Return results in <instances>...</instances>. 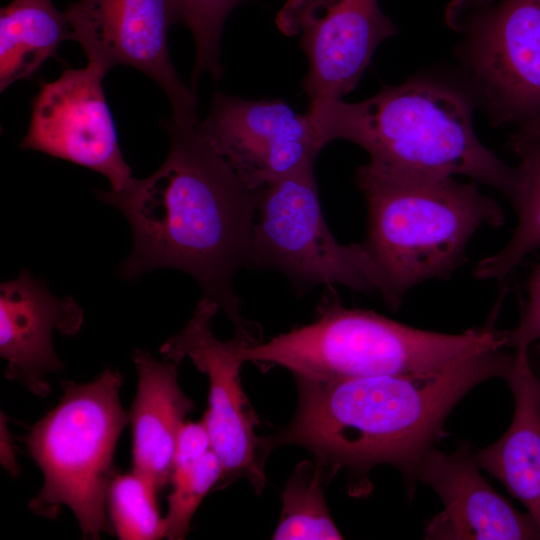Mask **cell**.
<instances>
[{"mask_svg":"<svg viewBox=\"0 0 540 540\" xmlns=\"http://www.w3.org/2000/svg\"><path fill=\"white\" fill-rule=\"evenodd\" d=\"M158 489L131 470L117 474L107 497L112 531L120 540L164 538V519L158 506Z\"/></svg>","mask_w":540,"mask_h":540,"instance_id":"obj_21","label":"cell"},{"mask_svg":"<svg viewBox=\"0 0 540 540\" xmlns=\"http://www.w3.org/2000/svg\"><path fill=\"white\" fill-rule=\"evenodd\" d=\"M313 169L304 166L262 188L250 267L279 271L299 288L379 293L380 273L365 244H341L328 228Z\"/></svg>","mask_w":540,"mask_h":540,"instance_id":"obj_8","label":"cell"},{"mask_svg":"<svg viewBox=\"0 0 540 540\" xmlns=\"http://www.w3.org/2000/svg\"><path fill=\"white\" fill-rule=\"evenodd\" d=\"M196 128L253 190L314 164L325 147L310 118L280 98L248 100L217 90Z\"/></svg>","mask_w":540,"mask_h":540,"instance_id":"obj_12","label":"cell"},{"mask_svg":"<svg viewBox=\"0 0 540 540\" xmlns=\"http://www.w3.org/2000/svg\"><path fill=\"white\" fill-rule=\"evenodd\" d=\"M211 449V437L204 420L184 422L177 438L171 475L187 472Z\"/></svg>","mask_w":540,"mask_h":540,"instance_id":"obj_25","label":"cell"},{"mask_svg":"<svg viewBox=\"0 0 540 540\" xmlns=\"http://www.w3.org/2000/svg\"><path fill=\"white\" fill-rule=\"evenodd\" d=\"M183 22L189 27L195 43V65L192 86L202 73L217 80L224 72L220 60L221 31L228 15L245 0H176Z\"/></svg>","mask_w":540,"mask_h":540,"instance_id":"obj_22","label":"cell"},{"mask_svg":"<svg viewBox=\"0 0 540 540\" xmlns=\"http://www.w3.org/2000/svg\"><path fill=\"white\" fill-rule=\"evenodd\" d=\"M502 350L426 372L332 380L295 377L296 414L266 441L269 448H307L332 474L347 468L365 486L378 464L394 465L409 482L416 481L421 460L456 404L481 382L506 376L514 354Z\"/></svg>","mask_w":540,"mask_h":540,"instance_id":"obj_2","label":"cell"},{"mask_svg":"<svg viewBox=\"0 0 540 540\" xmlns=\"http://www.w3.org/2000/svg\"><path fill=\"white\" fill-rule=\"evenodd\" d=\"M504 379L515 403L511 424L501 438L474 456L479 468L526 507L540 531V378L528 350L514 351Z\"/></svg>","mask_w":540,"mask_h":540,"instance_id":"obj_17","label":"cell"},{"mask_svg":"<svg viewBox=\"0 0 540 540\" xmlns=\"http://www.w3.org/2000/svg\"><path fill=\"white\" fill-rule=\"evenodd\" d=\"M122 375L106 368L89 383L66 381L58 404L25 437L43 474V486L28 506L54 519L63 506L74 514L83 538L112 532L107 513L110 485L118 474L114 454L129 424L120 402Z\"/></svg>","mask_w":540,"mask_h":540,"instance_id":"obj_6","label":"cell"},{"mask_svg":"<svg viewBox=\"0 0 540 540\" xmlns=\"http://www.w3.org/2000/svg\"><path fill=\"white\" fill-rule=\"evenodd\" d=\"M332 475L318 461H303L296 466L283 492L282 513L272 539L343 538L329 513L324 496L325 480Z\"/></svg>","mask_w":540,"mask_h":540,"instance_id":"obj_20","label":"cell"},{"mask_svg":"<svg viewBox=\"0 0 540 540\" xmlns=\"http://www.w3.org/2000/svg\"><path fill=\"white\" fill-rule=\"evenodd\" d=\"M136 395L128 413L132 434V470L160 492L170 484L177 438L194 402L178 383L177 362L136 349Z\"/></svg>","mask_w":540,"mask_h":540,"instance_id":"obj_16","label":"cell"},{"mask_svg":"<svg viewBox=\"0 0 540 540\" xmlns=\"http://www.w3.org/2000/svg\"><path fill=\"white\" fill-rule=\"evenodd\" d=\"M417 480L430 486L444 505L427 524L426 539H540L530 514L519 512L484 479L468 445L451 454L432 447L419 464Z\"/></svg>","mask_w":540,"mask_h":540,"instance_id":"obj_14","label":"cell"},{"mask_svg":"<svg viewBox=\"0 0 540 540\" xmlns=\"http://www.w3.org/2000/svg\"><path fill=\"white\" fill-rule=\"evenodd\" d=\"M164 127L169 153L145 179L119 191L95 190L129 221L133 247L119 268L135 280L145 272L174 268L201 286L236 331L253 332L240 313L233 277L250 267L251 237L261 190L249 188L211 147L196 126L174 120Z\"/></svg>","mask_w":540,"mask_h":540,"instance_id":"obj_1","label":"cell"},{"mask_svg":"<svg viewBox=\"0 0 540 540\" xmlns=\"http://www.w3.org/2000/svg\"><path fill=\"white\" fill-rule=\"evenodd\" d=\"M456 56L495 125L540 127V0H453Z\"/></svg>","mask_w":540,"mask_h":540,"instance_id":"obj_7","label":"cell"},{"mask_svg":"<svg viewBox=\"0 0 540 540\" xmlns=\"http://www.w3.org/2000/svg\"><path fill=\"white\" fill-rule=\"evenodd\" d=\"M355 181L368 211L363 243L380 273L379 294L392 308L413 287L455 270L479 228L504 223L498 203L453 177L387 174L365 164Z\"/></svg>","mask_w":540,"mask_h":540,"instance_id":"obj_4","label":"cell"},{"mask_svg":"<svg viewBox=\"0 0 540 540\" xmlns=\"http://www.w3.org/2000/svg\"><path fill=\"white\" fill-rule=\"evenodd\" d=\"M313 322L267 342L248 344L244 361L279 365L316 380L426 372L504 349L492 326L444 334L413 328L369 310L346 308L326 287Z\"/></svg>","mask_w":540,"mask_h":540,"instance_id":"obj_5","label":"cell"},{"mask_svg":"<svg viewBox=\"0 0 540 540\" xmlns=\"http://www.w3.org/2000/svg\"><path fill=\"white\" fill-rule=\"evenodd\" d=\"M510 146L520 159L511 200L518 222L508 243L477 264L474 275L479 279H504L540 249V127L518 129Z\"/></svg>","mask_w":540,"mask_h":540,"instance_id":"obj_19","label":"cell"},{"mask_svg":"<svg viewBox=\"0 0 540 540\" xmlns=\"http://www.w3.org/2000/svg\"><path fill=\"white\" fill-rule=\"evenodd\" d=\"M73 40L65 12L51 0H12L0 11V90L31 77Z\"/></svg>","mask_w":540,"mask_h":540,"instance_id":"obj_18","label":"cell"},{"mask_svg":"<svg viewBox=\"0 0 540 540\" xmlns=\"http://www.w3.org/2000/svg\"><path fill=\"white\" fill-rule=\"evenodd\" d=\"M14 444L10 434L6 417L1 416V464L13 476L19 472V466L15 459Z\"/></svg>","mask_w":540,"mask_h":540,"instance_id":"obj_26","label":"cell"},{"mask_svg":"<svg viewBox=\"0 0 540 540\" xmlns=\"http://www.w3.org/2000/svg\"><path fill=\"white\" fill-rule=\"evenodd\" d=\"M275 22L299 38L307 57L302 86L313 124L354 90L378 46L397 32L378 0H286Z\"/></svg>","mask_w":540,"mask_h":540,"instance_id":"obj_10","label":"cell"},{"mask_svg":"<svg viewBox=\"0 0 540 540\" xmlns=\"http://www.w3.org/2000/svg\"><path fill=\"white\" fill-rule=\"evenodd\" d=\"M73 40L106 72L133 67L167 95L176 123L195 127V93L178 77L169 57L168 31L182 14L176 0H80L64 11Z\"/></svg>","mask_w":540,"mask_h":540,"instance_id":"obj_11","label":"cell"},{"mask_svg":"<svg viewBox=\"0 0 540 540\" xmlns=\"http://www.w3.org/2000/svg\"><path fill=\"white\" fill-rule=\"evenodd\" d=\"M219 309L216 302L203 296L188 324L162 344L160 354L177 363L188 358L207 376L209 406L202 419L222 466L217 488L246 477L259 493L265 484L264 462L269 447L265 438L255 434L256 415L240 381L245 362L242 349L257 340L245 332H236L228 340L216 338L211 324Z\"/></svg>","mask_w":540,"mask_h":540,"instance_id":"obj_9","label":"cell"},{"mask_svg":"<svg viewBox=\"0 0 540 540\" xmlns=\"http://www.w3.org/2000/svg\"><path fill=\"white\" fill-rule=\"evenodd\" d=\"M469 98L443 83L412 78L384 86L360 102L329 105L314 122L322 143L347 140L370 156L371 168L394 175H463L501 191L510 201L516 168L478 139Z\"/></svg>","mask_w":540,"mask_h":540,"instance_id":"obj_3","label":"cell"},{"mask_svg":"<svg viewBox=\"0 0 540 540\" xmlns=\"http://www.w3.org/2000/svg\"><path fill=\"white\" fill-rule=\"evenodd\" d=\"M505 346L517 350H528L540 339V263L530 273L519 323L511 330L504 331Z\"/></svg>","mask_w":540,"mask_h":540,"instance_id":"obj_24","label":"cell"},{"mask_svg":"<svg viewBox=\"0 0 540 540\" xmlns=\"http://www.w3.org/2000/svg\"><path fill=\"white\" fill-rule=\"evenodd\" d=\"M106 73L89 62L84 68H66L59 78L43 84L32 101L20 147L92 169L110 181L112 191H119L133 177L104 95Z\"/></svg>","mask_w":540,"mask_h":540,"instance_id":"obj_13","label":"cell"},{"mask_svg":"<svg viewBox=\"0 0 540 540\" xmlns=\"http://www.w3.org/2000/svg\"><path fill=\"white\" fill-rule=\"evenodd\" d=\"M83 323V310L71 297L52 295L44 281L23 270L0 287V355L5 377L39 397L50 394L46 377L63 369L53 347V331L73 336Z\"/></svg>","mask_w":540,"mask_h":540,"instance_id":"obj_15","label":"cell"},{"mask_svg":"<svg viewBox=\"0 0 540 540\" xmlns=\"http://www.w3.org/2000/svg\"><path fill=\"white\" fill-rule=\"evenodd\" d=\"M222 478L221 462L213 449L189 471L171 476L164 538L182 540L189 533L191 519L205 496Z\"/></svg>","mask_w":540,"mask_h":540,"instance_id":"obj_23","label":"cell"}]
</instances>
